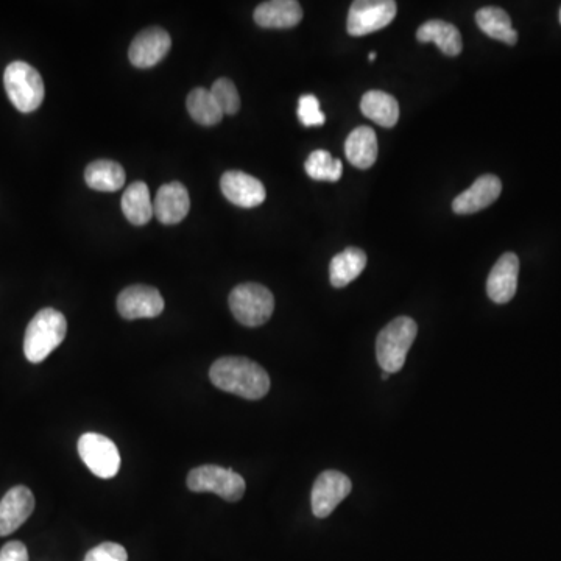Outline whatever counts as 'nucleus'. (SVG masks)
I'll list each match as a JSON object with an SVG mask.
<instances>
[{"instance_id": "nucleus-1", "label": "nucleus", "mask_w": 561, "mask_h": 561, "mask_svg": "<svg viewBox=\"0 0 561 561\" xmlns=\"http://www.w3.org/2000/svg\"><path fill=\"white\" fill-rule=\"evenodd\" d=\"M217 389L245 399L264 398L270 390V376L261 365L247 357H222L209 370Z\"/></svg>"}, {"instance_id": "nucleus-2", "label": "nucleus", "mask_w": 561, "mask_h": 561, "mask_svg": "<svg viewBox=\"0 0 561 561\" xmlns=\"http://www.w3.org/2000/svg\"><path fill=\"white\" fill-rule=\"evenodd\" d=\"M68 332V322L61 312L52 307L39 311L27 326L24 337V354L32 364H39L63 343Z\"/></svg>"}, {"instance_id": "nucleus-3", "label": "nucleus", "mask_w": 561, "mask_h": 561, "mask_svg": "<svg viewBox=\"0 0 561 561\" xmlns=\"http://www.w3.org/2000/svg\"><path fill=\"white\" fill-rule=\"evenodd\" d=\"M418 326L410 317H398L379 332L376 357L385 373H398L417 339Z\"/></svg>"}, {"instance_id": "nucleus-4", "label": "nucleus", "mask_w": 561, "mask_h": 561, "mask_svg": "<svg viewBox=\"0 0 561 561\" xmlns=\"http://www.w3.org/2000/svg\"><path fill=\"white\" fill-rule=\"evenodd\" d=\"M4 85L8 99L21 113H32L43 103L46 94L43 77L24 61H15L5 69Z\"/></svg>"}, {"instance_id": "nucleus-5", "label": "nucleus", "mask_w": 561, "mask_h": 561, "mask_svg": "<svg viewBox=\"0 0 561 561\" xmlns=\"http://www.w3.org/2000/svg\"><path fill=\"white\" fill-rule=\"evenodd\" d=\"M230 309L237 322L248 328H256L269 322L275 311V298L261 284H240L231 292Z\"/></svg>"}, {"instance_id": "nucleus-6", "label": "nucleus", "mask_w": 561, "mask_h": 561, "mask_svg": "<svg viewBox=\"0 0 561 561\" xmlns=\"http://www.w3.org/2000/svg\"><path fill=\"white\" fill-rule=\"evenodd\" d=\"M187 487L195 493H216L228 502H237L245 494L244 477L222 466L203 465L187 476Z\"/></svg>"}, {"instance_id": "nucleus-7", "label": "nucleus", "mask_w": 561, "mask_h": 561, "mask_svg": "<svg viewBox=\"0 0 561 561\" xmlns=\"http://www.w3.org/2000/svg\"><path fill=\"white\" fill-rule=\"evenodd\" d=\"M396 2L393 0H357L351 5L346 29L351 36H365L379 32L395 19Z\"/></svg>"}, {"instance_id": "nucleus-8", "label": "nucleus", "mask_w": 561, "mask_h": 561, "mask_svg": "<svg viewBox=\"0 0 561 561\" xmlns=\"http://www.w3.org/2000/svg\"><path fill=\"white\" fill-rule=\"evenodd\" d=\"M78 454L91 473L100 479H111L119 473V449L105 435L96 432L82 435L78 440Z\"/></svg>"}, {"instance_id": "nucleus-9", "label": "nucleus", "mask_w": 561, "mask_h": 561, "mask_svg": "<svg viewBox=\"0 0 561 561\" xmlns=\"http://www.w3.org/2000/svg\"><path fill=\"white\" fill-rule=\"evenodd\" d=\"M350 477L340 471H325L315 480L312 488V512L317 518H326L336 510L337 505L351 493Z\"/></svg>"}, {"instance_id": "nucleus-10", "label": "nucleus", "mask_w": 561, "mask_h": 561, "mask_svg": "<svg viewBox=\"0 0 561 561\" xmlns=\"http://www.w3.org/2000/svg\"><path fill=\"white\" fill-rule=\"evenodd\" d=\"M117 311L125 320L155 318L163 314L164 300L161 293L150 286H130L120 292Z\"/></svg>"}, {"instance_id": "nucleus-11", "label": "nucleus", "mask_w": 561, "mask_h": 561, "mask_svg": "<svg viewBox=\"0 0 561 561\" xmlns=\"http://www.w3.org/2000/svg\"><path fill=\"white\" fill-rule=\"evenodd\" d=\"M172 47V39L166 30L152 27L145 29L133 39L130 50H128V58L131 64L139 69H150L159 61H163L167 53Z\"/></svg>"}, {"instance_id": "nucleus-12", "label": "nucleus", "mask_w": 561, "mask_h": 561, "mask_svg": "<svg viewBox=\"0 0 561 561\" xmlns=\"http://www.w3.org/2000/svg\"><path fill=\"white\" fill-rule=\"evenodd\" d=\"M220 189L228 202L240 208H256L262 205L267 197L264 184L258 178L240 170L223 173Z\"/></svg>"}, {"instance_id": "nucleus-13", "label": "nucleus", "mask_w": 561, "mask_h": 561, "mask_svg": "<svg viewBox=\"0 0 561 561\" xmlns=\"http://www.w3.org/2000/svg\"><path fill=\"white\" fill-rule=\"evenodd\" d=\"M35 510L32 491L24 485L11 488L0 501V537L16 532Z\"/></svg>"}, {"instance_id": "nucleus-14", "label": "nucleus", "mask_w": 561, "mask_h": 561, "mask_svg": "<svg viewBox=\"0 0 561 561\" xmlns=\"http://www.w3.org/2000/svg\"><path fill=\"white\" fill-rule=\"evenodd\" d=\"M502 192V183L496 175H482L477 178L470 189L457 195L452 202V211L456 214H474L488 208L498 200Z\"/></svg>"}, {"instance_id": "nucleus-15", "label": "nucleus", "mask_w": 561, "mask_h": 561, "mask_svg": "<svg viewBox=\"0 0 561 561\" xmlns=\"http://www.w3.org/2000/svg\"><path fill=\"white\" fill-rule=\"evenodd\" d=\"M519 259L515 253H505L491 269L487 281V293L491 301L509 303L518 289Z\"/></svg>"}, {"instance_id": "nucleus-16", "label": "nucleus", "mask_w": 561, "mask_h": 561, "mask_svg": "<svg viewBox=\"0 0 561 561\" xmlns=\"http://www.w3.org/2000/svg\"><path fill=\"white\" fill-rule=\"evenodd\" d=\"M191 209V200L186 187L178 181L159 187L153 203V214L164 225H175L186 219Z\"/></svg>"}, {"instance_id": "nucleus-17", "label": "nucleus", "mask_w": 561, "mask_h": 561, "mask_svg": "<svg viewBox=\"0 0 561 561\" xmlns=\"http://www.w3.org/2000/svg\"><path fill=\"white\" fill-rule=\"evenodd\" d=\"M303 19V8L295 0L264 2L255 10L256 24L264 29H292Z\"/></svg>"}, {"instance_id": "nucleus-18", "label": "nucleus", "mask_w": 561, "mask_h": 561, "mask_svg": "<svg viewBox=\"0 0 561 561\" xmlns=\"http://www.w3.org/2000/svg\"><path fill=\"white\" fill-rule=\"evenodd\" d=\"M417 39L420 43H434L446 57H457L463 50L459 29L440 19L424 22L418 29Z\"/></svg>"}, {"instance_id": "nucleus-19", "label": "nucleus", "mask_w": 561, "mask_h": 561, "mask_svg": "<svg viewBox=\"0 0 561 561\" xmlns=\"http://www.w3.org/2000/svg\"><path fill=\"white\" fill-rule=\"evenodd\" d=\"M346 158L357 169L367 170L378 159V136L373 128L359 127L346 138Z\"/></svg>"}, {"instance_id": "nucleus-20", "label": "nucleus", "mask_w": 561, "mask_h": 561, "mask_svg": "<svg viewBox=\"0 0 561 561\" xmlns=\"http://www.w3.org/2000/svg\"><path fill=\"white\" fill-rule=\"evenodd\" d=\"M367 267V255L360 248L350 247L334 256L329 265V278L331 284L337 289L348 286L354 279L359 278L360 273Z\"/></svg>"}, {"instance_id": "nucleus-21", "label": "nucleus", "mask_w": 561, "mask_h": 561, "mask_svg": "<svg viewBox=\"0 0 561 561\" xmlns=\"http://www.w3.org/2000/svg\"><path fill=\"white\" fill-rule=\"evenodd\" d=\"M122 212L133 225H147L152 220L153 203L149 186L144 181H135L122 195Z\"/></svg>"}, {"instance_id": "nucleus-22", "label": "nucleus", "mask_w": 561, "mask_h": 561, "mask_svg": "<svg viewBox=\"0 0 561 561\" xmlns=\"http://www.w3.org/2000/svg\"><path fill=\"white\" fill-rule=\"evenodd\" d=\"M360 111L374 124L384 128L395 127L399 119V105L387 92L368 91L360 100Z\"/></svg>"}, {"instance_id": "nucleus-23", "label": "nucleus", "mask_w": 561, "mask_h": 561, "mask_svg": "<svg viewBox=\"0 0 561 561\" xmlns=\"http://www.w3.org/2000/svg\"><path fill=\"white\" fill-rule=\"evenodd\" d=\"M476 22L479 29L502 43L515 46L518 43V32L512 27V19L509 13L498 7L480 8L476 13Z\"/></svg>"}, {"instance_id": "nucleus-24", "label": "nucleus", "mask_w": 561, "mask_h": 561, "mask_svg": "<svg viewBox=\"0 0 561 561\" xmlns=\"http://www.w3.org/2000/svg\"><path fill=\"white\" fill-rule=\"evenodd\" d=\"M125 170L110 159H99L85 170V180L91 189L99 192L120 191L125 184Z\"/></svg>"}, {"instance_id": "nucleus-25", "label": "nucleus", "mask_w": 561, "mask_h": 561, "mask_svg": "<svg viewBox=\"0 0 561 561\" xmlns=\"http://www.w3.org/2000/svg\"><path fill=\"white\" fill-rule=\"evenodd\" d=\"M187 111L197 124L212 127L223 119L222 110L212 97L211 91L203 88L192 89L187 96Z\"/></svg>"}, {"instance_id": "nucleus-26", "label": "nucleus", "mask_w": 561, "mask_h": 561, "mask_svg": "<svg viewBox=\"0 0 561 561\" xmlns=\"http://www.w3.org/2000/svg\"><path fill=\"white\" fill-rule=\"evenodd\" d=\"M307 175L315 181H331L336 183L342 178L343 166L340 159L332 158L326 150H315L304 164Z\"/></svg>"}, {"instance_id": "nucleus-27", "label": "nucleus", "mask_w": 561, "mask_h": 561, "mask_svg": "<svg viewBox=\"0 0 561 561\" xmlns=\"http://www.w3.org/2000/svg\"><path fill=\"white\" fill-rule=\"evenodd\" d=\"M212 97L216 100L223 116H233L240 110V97L234 85L228 78H219L211 88Z\"/></svg>"}, {"instance_id": "nucleus-28", "label": "nucleus", "mask_w": 561, "mask_h": 561, "mask_svg": "<svg viewBox=\"0 0 561 561\" xmlns=\"http://www.w3.org/2000/svg\"><path fill=\"white\" fill-rule=\"evenodd\" d=\"M298 117L304 127H322L326 122V116L320 110V102L312 94H306L298 102Z\"/></svg>"}, {"instance_id": "nucleus-29", "label": "nucleus", "mask_w": 561, "mask_h": 561, "mask_svg": "<svg viewBox=\"0 0 561 561\" xmlns=\"http://www.w3.org/2000/svg\"><path fill=\"white\" fill-rule=\"evenodd\" d=\"M83 561H128V554L120 544L102 543L91 549Z\"/></svg>"}, {"instance_id": "nucleus-30", "label": "nucleus", "mask_w": 561, "mask_h": 561, "mask_svg": "<svg viewBox=\"0 0 561 561\" xmlns=\"http://www.w3.org/2000/svg\"><path fill=\"white\" fill-rule=\"evenodd\" d=\"M0 561H29L27 547L21 541H10L2 547Z\"/></svg>"}, {"instance_id": "nucleus-31", "label": "nucleus", "mask_w": 561, "mask_h": 561, "mask_svg": "<svg viewBox=\"0 0 561 561\" xmlns=\"http://www.w3.org/2000/svg\"><path fill=\"white\" fill-rule=\"evenodd\" d=\"M381 378H382V381H387V379L390 378V374L385 373V371H382Z\"/></svg>"}, {"instance_id": "nucleus-32", "label": "nucleus", "mask_w": 561, "mask_h": 561, "mask_svg": "<svg viewBox=\"0 0 561 561\" xmlns=\"http://www.w3.org/2000/svg\"><path fill=\"white\" fill-rule=\"evenodd\" d=\"M376 57H378V55H376V52H371L370 55H368V60L374 61L376 60Z\"/></svg>"}, {"instance_id": "nucleus-33", "label": "nucleus", "mask_w": 561, "mask_h": 561, "mask_svg": "<svg viewBox=\"0 0 561 561\" xmlns=\"http://www.w3.org/2000/svg\"><path fill=\"white\" fill-rule=\"evenodd\" d=\"M560 22H561V10H560Z\"/></svg>"}]
</instances>
